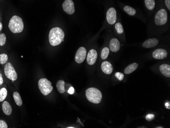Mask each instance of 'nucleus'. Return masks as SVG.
<instances>
[{
	"instance_id": "obj_9",
	"label": "nucleus",
	"mask_w": 170,
	"mask_h": 128,
	"mask_svg": "<svg viewBox=\"0 0 170 128\" xmlns=\"http://www.w3.org/2000/svg\"><path fill=\"white\" fill-rule=\"evenodd\" d=\"M64 11L68 15H72L75 12V8L72 0H65L63 3Z\"/></svg>"
},
{
	"instance_id": "obj_16",
	"label": "nucleus",
	"mask_w": 170,
	"mask_h": 128,
	"mask_svg": "<svg viewBox=\"0 0 170 128\" xmlns=\"http://www.w3.org/2000/svg\"><path fill=\"white\" fill-rule=\"evenodd\" d=\"M2 109L3 112L7 115H10L12 113V108L7 101H4L2 104Z\"/></svg>"
},
{
	"instance_id": "obj_36",
	"label": "nucleus",
	"mask_w": 170,
	"mask_h": 128,
	"mask_svg": "<svg viewBox=\"0 0 170 128\" xmlns=\"http://www.w3.org/2000/svg\"><path fill=\"white\" fill-rule=\"evenodd\" d=\"M74 127H68V128H74Z\"/></svg>"
},
{
	"instance_id": "obj_17",
	"label": "nucleus",
	"mask_w": 170,
	"mask_h": 128,
	"mask_svg": "<svg viewBox=\"0 0 170 128\" xmlns=\"http://www.w3.org/2000/svg\"><path fill=\"white\" fill-rule=\"evenodd\" d=\"M138 63H132L125 68L124 70V73L125 74H130V73L134 72V70H136L137 68H138Z\"/></svg>"
},
{
	"instance_id": "obj_30",
	"label": "nucleus",
	"mask_w": 170,
	"mask_h": 128,
	"mask_svg": "<svg viewBox=\"0 0 170 128\" xmlns=\"http://www.w3.org/2000/svg\"><path fill=\"white\" fill-rule=\"evenodd\" d=\"M68 94H73L74 93V89L73 87H71L68 90Z\"/></svg>"
},
{
	"instance_id": "obj_19",
	"label": "nucleus",
	"mask_w": 170,
	"mask_h": 128,
	"mask_svg": "<svg viewBox=\"0 0 170 128\" xmlns=\"http://www.w3.org/2000/svg\"><path fill=\"white\" fill-rule=\"evenodd\" d=\"M13 98L14 99L15 102L17 106H21L22 104V98L20 97V94L17 92H15L13 93Z\"/></svg>"
},
{
	"instance_id": "obj_5",
	"label": "nucleus",
	"mask_w": 170,
	"mask_h": 128,
	"mask_svg": "<svg viewBox=\"0 0 170 128\" xmlns=\"http://www.w3.org/2000/svg\"><path fill=\"white\" fill-rule=\"evenodd\" d=\"M4 73L6 77L11 80L12 82L17 80V73L11 63H6L4 68Z\"/></svg>"
},
{
	"instance_id": "obj_27",
	"label": "nucleus",
	"mask_w": 170,
	"mask_h": 128,
	"mask_svg": "<svg viewBox=\"0 0 170 128\" xmlns=\"http://www.w3.org/2000/svg\"><path fill=\"white\" fill-rule=\"evenodd\" d=\"M115 77L117 78L119 81H122L124 78V75L122 73L117 72L115 74Z\"/></svg>"
},
{
	"instance_id": "obj_7",
	"label": "nucleus",
	"mask_w": 170,
	"mask_h": 128,
	"mask_svg": "<svg viewBox=\"0 0 170 128\" xmlns=\"http://www.w3.org/2000/svg\"><path fill=\"white\" fill-rule=\"evenodd\" d=\"M87 55V50L84 47H80L76 53L75 56V60L78 63H83L85 61Z\"/></svg>"
},
{
	"instance_id": "obj_20",
	"label": "nucleus",
	"mask_w": 170,
	"mask_h": 128,
	"mask_svg": "<svg viewBox=\"0 0 170 128\" xmlns=\"http://www.w3.org/2000/svg\"><path fill=\"white\" fill-rule=\"evenodd\" d=\"M145 4L147 9L150 10H153L155 7V0H145Z\"/></svg>"
},
{
	"instance_id": "obj_15",
	"label": "nucleus",
	"mask_w": 170,
	"mask_h": 128,
	"mask_svg": "<svg viewBox=\"0 0 170 128\" xmlns=\"http://www.w3.org/2000/svg\"><path fill=\"white\" fill-rule=\"evenodd\" d=\"M160 72L166 77H170V66L167 64H163L159 67Z\"/></svg>"
},
{
	"instance_id": "obj_35",
	"label": "nucleus",
	"mask_w": 170,
	"mask_h": 128,
	"mask_svg": "<svg viewBox=\"0 0 170 128\" xmlns=\"http://www.w3.org/2000/svg\"><path fill=\"white\" fill-rule=\"evenodd\" d=\"M156 128H163V127H156Z\"/></svg>"
},
{
	"instance_id": "obj_18",
	"label": "nucleus",
	"mask_w": 170,
	"mask_h": 128,
	"mask_svg": "<svg viewBox=\"0 0 170 128\" xmlns=\"http://www.w3.org/2000/svg\"><path fill=\"white\" fill-rule=\"evenodd\" d=\"M57 88L60 94H64L65 92V82L63 80H59L57 83Z\"/></svg>"
},
{
	"instance_id": "obj_23",
	"label": "nucleus",
	"mask_w": 170,
	"mask_h": 128,
	"mask_svg": "<svg viewBox=\"0 0 170 128\" xmlns=\"http://www.w3.org/2000/svg\"><path fill=\"white\" fill-rule=\"evenodd\" d=\"M109 49L107 47H105L103 48L101 51V57L102 59H106L109 55Z\"/></svg>"
},
{
	"instance_id": "obj_32",
	"label": "nucleus",
	"mask_w": 170,
	"mask_h": 128,
	"mask_svg": "<svg viewBox=\"0 0 170 128\" xmlns=\"http://www.w3.org/2000/svg\"><path fill=\"white\" fill-rule=\"evenodd\" d=\"M3 83V79L2 75L0 73V85Z\"/></svg>"
},
{
	"instance_id": "obj_4",
	"label": "nucleus",
	"mask_w": 170,
	"mask_h": 128,
	"mask_svg": "<svg viewBox=\"0 0 170 128\" xmlns=\"http://www.w3.org/2000/svg\"><path fill=\"white\" fill-rule=\"evenodd\" d=\"M38 87L39 90L44 96L49 94L53 90V86H52L51 81L45 78H42L39 80Z\"/></svg>"
},
{
	"instance_id": "obj_14",
	"label": "nucleus",
	"mask_w": 170,
	"mask_h": 128,
	"mask_svg": "<svg viewBox=\"0 0 170 128\" xmlns=\"http://www.w3.org/2000/svg\"><path fill=\"white\" fill-rule=\"evenodd\" d=\"M159 43L156 38H150L145 41L143 44V47L145 48H152L157 46Z\"/></svg>"
},
{
	"instance_id": "obj_25",
	"label": "nucleus",
	"mask_w": 170,
	"mask_h": 128,
	"mask_svg": "<svg viewBox=\"0 0 170 128\" xmlns=\"http://www.w3.org/2000/svg\"><path fill=\"white\" fill-rule=\"evenodd\" d=\"M115 29L118 34H122L124 32V29L121 23H117L115 24Z\"/></svg>"
},
{
	"instance_id": "obj_12",
	"label": "nucleus",
	"mask_w": 170,
	"mask_h": 128,
	"mask_svg": "<svg viewBox=\"0 0 170 128\" xmlns=\"http://www.w3.org/2000/svg\"><path fill=\"white\" fill-rule=\"evenodd\" d=\"M120 43L117 38H112L109 43L110 50L113 52H117L120 48Z\"/></svg>"
},
{
	"instance_id": "obj_11",
	"label": "nucleus",
	"mask_w": 170,
	"mask_h": 128,
	"mask_svg": "<svg viewBox=\"0 0 170 128\" xmlns=\"http://www.w3.org/2000/svg\"><path fill=\"white\" fill-rule=\"evenodd\" d=\"M168 56V53L165 49L158 48L154 51L152 54V56L154 58L156 59H163L166 58Z\"/></svg>"
},
{
	"instance_id": "obj_29",
	"label": "nucleus",
	"mask_w": 170,
	"mask_h": 128,
	"mask_svg": "<svg viewBox=\"0 0 170 128\" xmlns=\"http://www.w3.org/2000/svg\"><path fill=\"white\" fill-rule=\"evenodd\" d=\"M8 125L5 121L0 120V128H8Z\"/></svg>"
},
{
	"instance_id": "obj_34",
	"label": "nucleus",
	"mask_w": 170,
	"mask_h": 128,
	"mask_svg": "<svg viewBox=\"0 0 170 128\" xmlns=\"http://www.w3.org/2000/svg\"><path fill=\"white\" fill-rule=\"evenodd\" d=\"M3 25L1 23H0V31H1V30L2 29Z\"/></svg>"
},
{
	"instance_id": "obj_6",
	"label": "nucleus",
	"mask_w": 170,
	"mask_h": 128,
	"mask_svg": "<svg viewBox=\"0 0 170 128\" xmlns=\"http://www.w3.org/2000/svg\"><path fill=\"white\" fill-rule=\"evenodd\" d=\"M168 20L167 11L164 9H161L158 11L155 17V23L156 25L162 26L165 24Z\"/></svg>"
},
{
	"instance_id": "obj_10",
	"label": "nucleus",
	"mask_w": 170,
	"mask_h": 128,
	"mask_svg": "<svg viewBox=\"0 0 170 128\" xmlns=\"http://www.w3.org/2000/svg\"><path fill=\"white\" fill-rule=\"evenodd\" d=\"M97 51L94 49L91 50L88 54L87 61L89 65H92L95 64L97 60Z\"/></svg>"
},
{
	"instance_id": "obj_3",
	"label": "nucleus",
	"mask_w": 170,
	"mask_h": 128,
	"mask_svg": "<svg viewBox=\"0 0 170 128\" xmlns=\"http://www.w3.org/2000/svg\"><path fill=\"white\" fill-rule=\"evenodd\" d=\"M86 96L89 101L94 104H99L102 100L101 92L94 87H91L86 90Z\"/></svg>"
},
{
	"instance_id": "obj_2",
	"label": "nucleus",
	"mask_w": 170,
	"mask_h": 128,
	"mask_svg": "<svg viewBox=\"0 0 170 128\" xmlns=\"http://www.w3.org/2000/svg\"><path fill=\"white\" fill-rule=\"evenodd\" d=\"M8 27L10 31L13 33H19L24 30V23L20 17L14 15L10 19Z\"/></svg>"
},
{
	"instance_id": "obj_24",
	"label": "nucleus",
	"mask_w": 170,
	"mask_h": 128,
	"mask_svg": "<svg viewBox=\"0 0 170 128\" xmlns=\"http://www.w3.org/2000/svg\"><path fill=\"white\" fill-rule=\"evenodd\" d=\"M8 60V56L6 54H0V64H4L7 63Z\"/></svg>"
},
{
	"instance_id": "obj_21",
	"label": "nucleus",
	"mask_w": 170,
	"mask_h": 128,
	"mask_svg": "<svg viewBox=\"0 0 170 128\" xmlns=\"http://www.w3.org/2000/svg\"><path fill=\"white\" fill-rule=\"evenodd\" d=\"M124 10L127 14H128L129 15H131V16H134L136 13V10L133 8L131 7L130 6H125L124 8Z\"/></svg>"
},
{
	"instance_id": "obj_26",
	"label": "nucleus",
	"mask_w": 170,
	"mask_h": 128,
	"mask_svg": "<svg viewBox=\"0 0 170 128\" xmlns=\"http://www.w3.org/2000/svg\"><path fill=\"white\" fill-rule=\"evenodd\" d=\"M6 41V36L5 34L2 33L0 34V46L5 45Z\"/></svg>"
},
{
	"instance_id": "obj_1",
	"label": "nucleus",
	"mask_w": 170,
	"mask_h": 128,
	"mask_svg": "<svg viewBox=\"0 0 170 128\" xmlns=\"http://www.w3.org/2000/svg\"><path fill=\"white\" fill-rule=\"evenodd\" d=\"M64 32L59 27L53 28L51 30L49 33V43L52 46H57L64 41Z\"/></svg>"
},
{
	"instance_id": "obj_13",
	"label": "nucleus",
	"mask_w": 170,
	"mask_h": 128,
	"mask_svg": "<svg viewBox=\"0 0 170 128\" xmlns=\"http://www.w3.org/2000/svg\"><path fill=\"white\" fill-rule=\"evenodd\" d=\"M101 68L102 72L107 75H109L112 74L113 70V68L112 64L108 61L103 62L101 64Z\"/></svg>"
},
{
	"instance_id": "obj_33",
	"label": "nucleus",
	"mask_w": 170,
	"mask_h": 128,
	"mask_svg": "<svg viewBox=\"0 0 170 128\" xmlns=\"http://www.w3.org/2000/svg\"><path fill=\"white\" fill-rule=\"evenodd\" d=\"M165 107H166V108H167V109H170V103L169 102H167L165 104Z\"/></svg>"
},
{
	"instance_id": "obj_28",
	"label": "nucleus",
	"mask_w": 170,
	"mask_h": 128,
	"mask_svg": "<svg viewBox=\"0 0 170 128\" xmlns=\"http://www.w3.org/2000/svg\"><path fill=\"white\" fill-rule=\"evenodd\" d=\"M154 118H155V116L152 114H149L146 116V119L148 121H153Z\"/></svg>"
},
{
	"instance_id": "obj_22",
	"label": "nucleus",
	"mask_w": 170,
	"mask_h": 128,
	"mask_svg": "<svg viewBox=\"0 0 170 128\" xmlns=\"http://www.w3.org/2000/svg\"><path fill=\"white\" fill-rule=\"evenodd\" d=\"M7 96V90L5 88L0 90V102L4 101Z\"/></svg>"
},
{
	"instance_id": "obj_31",
	"label": "nucleus",
	"mask_w": 170,
	"mask_h": 128,
	"mask_svg": "<svg viewBox=\"0 0 170 128\" xmlns=\"http://www.w3.org/2000/svg\"><path fill=\"white\" fill-rule=\"evenodd\" d=\"M165 4L166 7H167L168 9L170 10V0H165Z\"/></svg>"
},
{
	"instance_id": "obj_8",
	"label": "nucleus",
	"mask_w": 170,
	"mask_h": 128,
	"mask_svg": "<svg viewBox=\"0 0 170 128\" xmlns=\"http://www.w3.org/2000/svg\"><path fill=\"white\" fill-rule=\"evenodd\" d=\"M107 21L110 25H114L117 21V12L114 8H110L107 13Z\"/></svg>"
}]
</instances>
